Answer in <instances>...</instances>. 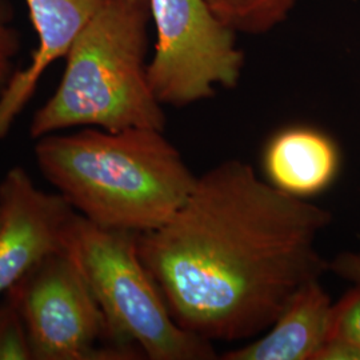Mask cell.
<instances>
[{
	"mask_svg": "<svg viewBox=\"0 0 360 360\" xmlns=\"http://www.w3.org/2000/svg\"><path fill=\"white\" fill-rule=\"evenodd\" d=\"M123 3H129V4H134V6H139V7H144L148 8V0H119ZM150 11V10H148Z\"/></svg>",
	"mask_w": 360,
	"mask_h": 360,
	"instance_id": "obj_17",
	"label": "cell"
},
{
	"mask_svg": "<svg viewBox=\"0 0 360 360\" xmlns=\"http://www.w3.org/2000/svg\"><path fill=\"white\" fill-rule=\"evenodd\" d=\"M339 165L334 142L321 131L287 129L275 135L264 153V168L272 186L296 198L323 191Z\"/></svg>",
	"mask_w": 360,
	"mask_h": 360,
	"instance_id": "obj_10",
	"label": "cell"
},
{
	"mask_svg": "<svg viewBox=\"0 0 360 360\" xmlns=\"http://www.w3.org/2000/svg\"><path fill=\"white\" fill-rule=\"evenodd\" d=\"M235 34L260 35L283 23L297 0H205Z\"/></svg>",
	"mask_w": 360,
	"mask_h": 360,
	"instance_id": "obj_11",
	"label": "cell"
},
{
	"mask_svg": "<svg viewBox=\"0 0 360 360\" xmlns=\"http://www.w3.org/2000/svg\"><path fill=\"white\" fill-rule=\"evenodd\" d=\"M330 221L232 159L198 176L167 223L138 235V250L179 326L235 342L267 331L296 290L328 270L316 239Z\"/></svg>",
	"mask_w": 360,
	"mask_h": 360,
	"instance_id": "obj_1",
	"label": "cell"
},
{
	"mask_svg": "<svg viewBox=\"0 0 360 360\" xmlns=\"http://www.w3.org/2000/svg\"><path fill=\"white\" fill-rule=\"evenodd\" d=\"M20 51V39L13 28L10 10L0 0V91L15 72V59Z\"/></svg>",
	"mask_w": 360,
	"mask_h": 360,
	"instance_id": "obj_14",
	"label": "cell"
},
{
	"mask_svg": "<svg viewBox=\"0 0 360 360\" xmlns=\"http://www.w3.org/2000/svg\"><path fill=\"white\" fill-rule=\"evenodd\" d=\"M7 295L23 318L32 360L134 359L141 354L114 342L70 247L43 259Z\"/></svg>",
	"mask_w": 360,
	"mask_h": 360,
	"instance_id": "obj_5",
	"label": "cell"
},
{
	"mask_svg": "<svg viewBox=\"0 0 360 360\" xmlns=\"http://www.w3.org/2000/svg\"><path fill=\"white\" fill-rule=\"evenodd\" d=\"M77 211L58 193L39 188L26 168L0 180V297L39 263L68 247Z\"/></svg>",
	"mask_w": 360,
	"mask_h": 360,
	"instance_id": "obj_7",
	"label": "cell"
},
{
	"mask_svg": "<svg viewBox=\"0 0 360 360\" xmlns=\"http://www.w3.org/2000/svg\"><path fill=\"white\" fill-rule=\"evenodd\" d=\"M35 142L44 179L79 215L107 230L159 229L183 206L198 179L162 129L82 127Z\"/></svg>",
	"mask_w": 360,
	"mask_h": 360,
	"instance_id": "obj_2",
	"label": "cell"
},
{
	"mask_svg": "<svg viewBox=\"0 0 360 360\" xmlns=\"http://www.w3.org/2000/svg\"><path fill=\"white\" fill-rule=\"evenodd\" d=\"M315 360H360V348L346 339L328 336Z\"/></svg>",
	"mask_w": 360,
	"mask_h": 360,
	"instance_id": "obj_15",
	"label": "cell"
},
{
	"mask_svg": "<svg viewBox=\"0 0 360 360\" xmlns=\"http://www.w3.org/2000/svg\"><path fill=\"white\" fill-rule=\"evenodd\" d=\"M330 336L346 339L360 348V285L334 304Z\"/></svg>",
	"mask_w": 360,
	"mask_h": 360,
	"instance_id": "obj_13",
	"label": "cell"
},
{
	"mask_svg": "<svg viewBox=\"0 0 360 360\" xmlns=\"http://www.w3.org/2000/svg\"><path fill=\"white\" fill-rule=\"evenodd\" d=\"M138 235L107 230L77 215L68 240L114 342L151 360L217 358L211 342L174 319L141 259Z\"/></svg>",
	"mask_w": 360,
	"mask_h": 360,
	"instance_id": "obj_4",
	"label": "cell"
},
{
	"mask_svg": "<svg viewBox=\"0 0 360 360\" xmlns=\"http://www.w3.org/2000/svg\"><path fill=\"white\" fill-rule=\"evenodd\" d=\"M148 19V8L104 3L67 53L58 89L32 116L34 141L82 127L165 131L163 105L147 74Z\"/></svg>",
	"mask_w": 360,
	"mask_h": 360,
	"instance_id": "obj_3",
	"label": "cell"
},
{
	"mask_svg": "<svg viewBox=\"0 0 360 360\" xmlns=\"http://www.w3.org/2000/svg\"><path fill=\"white\" fill-rule=\"evenodd\" d=\"M328 270L348 282L360 285V252H343L328 264Z\"/></svg>",
	"mask_w": 360,
	"mask_h": 360,
	"instance_id": "obj_16",
	"label": "cell"
},
{
	"mask_svg": "<svg viewBox=\"0 0 360 360\" xmlns=\"http://www.w3.org/2000/svg\"><path fill=\"white\" fill-rule=\"evenodd\" d=\"M107 0H25L38 46L27 67L15 71L0 91V142L34 96L55 62L67 56L83 28Z\"/></svg>",
	"mask_w": 360,
	"mask_h": 360,
	"instance_id": "obj_8",
	"label": "cell"
},
{
	"mask_svg": "<svg viewBox=\"0 0 360 360\" xmlns=\"http://www.w3.org/2000/svg\"><path fill=\"white\" fill-rule=\"evenodd\" d=\"M333 307L319 279H312L296 290L266 335L223 359L315 360L330 336Z\"/></svg>",
	"mask_w": 360,
	"mask_h": 360,
	"instance_id": "obj_9",
	"label": "cell"
},
{
	"mask_svg": "<svg viewBox=\"0 0 360 360\" xmlns=\"http://www.w3.org/2000/svg\"><path fill=\"white\" fill-rule=\"evenodd\" d=\"M0 360H32L23 318L7 294L0 297Z\"/></svg>",
	"mask_w": 360,
	"mask_h": 360,
	"instance_id": "obj_12",
	"label": "cell"
},
{
	"mask_svg": "<svg viewBox=\"0 0 360 360\" xmlns=\"http://www.w3.org/2000/svg\"><path fill=\"white\" fill-rule=\"evenodd\" d=\"M156 30L150 86L162 105L186 107L239 83L245 55L205 0H148Z\"/></svg>",
	"mask_w": 360,
	"mask_h": 360,
	"instance_id": "obj_6",
	"label": "cell"
}]
</instances>
